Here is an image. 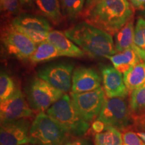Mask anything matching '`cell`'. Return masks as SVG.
<instances>
[{"instance_id": "f546056e", "label": "cell", "mask_w": 145, "mask_h": 145, "mask_svg": "<svg viewBox=\"0 0 145 145\" xmlns=\"http://www.w3.org/2000/svg\"><path fill=\"white\" fill-rule=\"evenodd\" d=\"M133 7L138 10H144L145 0H129Z\"/></svg>"}, {"instance_id": "ac0fdd59", "label": "cell", "mask_w": 145, "mask_h": 145, "mask_svg": "<svg viewBox=\"0 0 145 145\" xmlns=\"http://www.w3.org/2000/svg\"><path fill=\"white\" fill-rule=\"evenodd\" d=\"M115 35L114 44L117 52H122L127 49L135 50V27L132 20L128 22Z\"/></svg>"}, {"instance_id": "f1b7e54d", "label": "cell", "mask_w": 145, "mask_h": 145, "mask_svg": "<svg viewBox=\"0 0 145 145\" xmlns=\"http://www.w3.org/2000/svg\"><path fill=\"white\" fill-rule=\"evenodd\" d=\"M63 145H91V144L86 139H76V140L68 141Z\"/></svg>"}, {"instance_id": "6da1fadb", "label": "cell", "mask_w": 145, "mask_h": 145, "mask_svg": "<svg viewBox=\"0 0 145 145\" xmlns=\"http://www.w3.org/2000/svg\"><path fill=\"white\" fill-rule=\"evenodd\" d=\"M85 22L110 34H116L134 15L129 0H86Z\"/></svg>"}, {"instance_id": "8992f818", "label": "cell", "mask_w": 145, "mask_h": 145, "mask_svg": "<svg viewBox=\"0 0 145 145\" xmlns=\"http://www.w3.org/2000/svg\"><path fill=\"white\" fill-rule=\"evenodd\" d=\"M27 93L30 106L40 112L47 111L65 94L39 77L31 81Z\"/></svg>"}, {"instance_id": "9a60e30c", "label": "cell", "mask_w": 145, "mask_h": 145, "mask_svg": "<svg viewBox=\"0 0 145 145\" xmlns=\"http://www.w3.org/2000/svg\"><path fill=\"white\" fill-rule=\"evenodd\" d=\"M46 40L57 48L61 57L81 58L86 54L81 48L65 36L64 32L59 30H52L48 32Z\"/></svg>"}, {"instance_id": "7402d4cb", "label": "cell", "mask_w": 145, "mask_h": 145, "mask_svg": "<svg viewBox=\"0 0 145 145\" xmlns=\"http://www.w3.org/2000/svg\"><path fill=\"white\" fill-rule=\"evenodd\" d=\"M94 144L95 145H122V135L120 130L112 126H106L104 131L95 135Z\"/></svg>"}, {"instance_id": "d6986e66", "label": "cell", "mask_w": 145, "mask_h": 145, "mask_svg": "<svg viewBox=\"0 0 145 145\" xmlns=\"http://www.w3.org/2000/svg\"><path fill=\"white\" fill-rule=\"evenodd\" d=\"M124 81L129 91L137 89L145 83V62L138 63L123 74Z\"/></svg>"}, {"instance_id": "ba28073f", "label": "cell", "mask_w": 145, "mask_h": 145, "mask_svg": "<svg viewBox=\"0 0 145 145\" xmlns=\"http://www.w3.org/2000/svg\"><path fill=\"white\" fill-rule=\"evenodd\" d=\"M10 26L28 36L36 44L46 40L47 34L52 30L50 23L44 18L29 14L17 16Z\"/></svg>"}, {"instance_id": "d4e9b609", "label": "cell", "mask_w": 145, "mask_h": 145, "mask_svg": "<svg viewBox=\"0 0 145 145\" xmlns=\"http://www.w3.org/2000/svg\"><path fill=\"white\" fill-rule=\"evenodd\" d=\"M18 88L8 74L1 72L0 75V101H3L12 97Z\"/></svg>"}, {"instance_id": "83f0119b", "label": "cell", "mask_w": 145, "mask_h": 145, "mask_svg": "<svg viewBox=\"0 0 145 145\" xmlns=\"http://www.w3.org/2000/svg\"><path fill=\"white\" fill-rule=\"evenodd\" d=\"M106 127V125L104 123L97 119L95 121H94L93 124H92L91 129L94 133H95V135H96V134L100 133V132L104 131Z\"/></svg>"}, {"instance_id": "52a82bcc", "label": "cell", "mask_w": 145, "mask_h": 145, "mask_svg": "<svg viewBox=\"0 0 145 145\" xmlns=\"http://www.w3.org/2000/svg\"><path fill=\"white\" fill-rule=\"evenodd\" d=\"M70 96L76 110L88 123L99 116L107 97L104 88L101 87L84 93L71 92Z\"/></svg>"}, {"instance_id": "8fae6325", "label": "cell", "mask_w": 145, "mask_h": 145, "mask_svg": "<svg viewBox=\"0 0 145 145\" xmlns=\"http://www.w3.org/2000/svg\"><path fill=\"white\" fill-rule=\"evenodd\" d=\"M31 124L26 118L1 123L0 144L23 145L30 143Z\"/></svg>"}, {"instance_id": "5bb4252c", "label": "cell", "mask_w": 145, "mask_h": 145, "mask_svg": "<svg viewBox=\"0 0 145 145\" xmlns=\"http://www.w3.org/2000/svg\"><path fill=\"white\" fill-rule=\"evenodd\" d=\"M102 79L93 69L79 67L73 71L71 92L84 93L97 89L101 87Z\"/></svg>"}, {"instance_id": "4fadbf2b", "label": "cell", "mask_w": 145, "mask_h": 145, "mask_svg": "<svg viewBox=\"0 0 145 145\" xmlns=\"http://www.w3.org/2000/svg\"><path fill=\"white\" fill-rule=\"evenodd\" d=\"M104 89L108 98L125 99L129 94V90L125 85L122 73L114 67L104 66L101 71Z\"/></svg>"}, {"instance_id": "836d02e7", "label": "cell", "mask_w": 145, "mask_h": 145, "mask_svg": "<svg viewBox=\"0 0 145 145\" xmlns=\"http://www.w3.org/2000/svg\"><path fill=\"white\" fill-rule=\"evenodd\" d=\"M23 145H28V144H23Z\"/></svg>"}, {"instance_id": "30bf717a", "label": "cell", "mask_w": 145, "mask_h": 145, "mask_svg": "<svg viewBox=\"0 0 145 145\" xmlns=\"http://www.w3.org/2000/svg\"><path fill=\"white\" fill-rule=\"evenodd\" d=\"M1 40L8 53L20 60L30 59L37 46L28 36L11 26L3 32Z\"/></svg>"}, {"instance_id": "3957f363", "label": "cell", "mask_w": 145, "mask_h": 145, "mask_svg": "<svg viewBox=\"0 0 145 145\" xmlns=\"http://www.w3.org/2000/svg\"><path fill=\"white\" fill-rule=\"evenodd\" d=\"M46 114L71 135L80 137L89 128V124L76 110L71 96L66 93L47 110Z\"/></svg>"}, {"instance_id": "2e32d148", "label": "cell", "mask_w": 145, "mask_h": 145, "mask_svg": "<svg viewBox=\"0 0 145 145\" xmlns=\"http://www.w3.org/2000/svg\"><path fill=\"white\" fill-rule=\"evenodd\" d=\"M106 59L110 60L114 67L122 74L142 61L135 50L132 49L118 52L116 54L108 56Z\"/></svg>"}, {"instance_id": "7a4b0ae2", "label": "cell", "mask_w": 145, "mask_h": 145, "mask_svg": "<svg viewBox=\"0 0 145 145\" xmlns=\"http://www.w3.org/2000/svg\"><path fill=\"white\" fill-rule=\"evenodd\" d=\"M67 37L93 58H107L117 53L112 34L86 22L65 30Z\"/></svg>"}, {"instance_id": "1f68e13d", "label": "cell", "mask_w": 145, "mask_h": 145, "mask_svg": "<svg viewBox=\"0 0 145 145\" xmlns=\"http://www.w3.org/2000/svg\"><path fill=\"white\" fill-rule=\"evenodd\" d=\"M22 5H30L34 2V0H20Z\"/></svg>"}, {"instance_id": "ffe728a7", "label": "cell", "mask_w": 145, "mask_h": 145, "mask_svg": "<svg viewBox=\"0 0 145 145\" xmlns=\"http://www.w3.org/2000/svg\"><path fill=\"white\" fill-rule=\"evenodd\" d=\"M129 108L133 120L145 116V83L131 91Z\"/></svg>"}, {"instance_id": "4316f807", "label": "cell", "mask_w": 145, "mask_h": 145, "mask_svg": "<svg viewBox=\"0 0 145 145\" xmlns=\"http://www.w3.org/2000/svg\"><path fill=\"white\" fill-rule=\"evenodd\" d=\"M122 137V145H145V143L137 134L132 131H124Z\"/></svg>"}, {"instance_id": "d6a6232c", "label": "cell", "mask_w": 145, "mask_h": 145, "mask_svg": "<svg viewBox=\"0 0 145 145\" xmlns=\"http://www.w3.org/2000/svg\"><path fill=\"white\" fill-rule=\"evenodd\" d=\"M137 134L138 135V137L143 140V142L145 143V132H137Z\"/></svg>"}, {"instance_id": "cb8c5ba5", "label": "cell", "mask_w": 145, "mask_h": 145, "mask_svg": "<svg viewBox=\"0 0 145 145\" xmlns=\"http://www.w3.org/2000/svg\"><path fill=\"white\" fill-rule=\"evenodd\" d=\"M86 0H61L63 15L69 19L78 17L83 12Z\"/></svg>"}, {"instance_id": "44dd1931", "label": "cell", "mask_w": 145, "mask_h": 145, "mask_svg": "<svg viewBox=\"0 0 145 145\" xmlns=\"http://www.w3.org/2000/svg\"><path fill=\"white\" fill-rule=\"evenodd\" d=\"M61 57L57 48L47 40L39 43L32 54L30 60L33 63L50 61L54 58Z\"/></svg>"}, {"instance_id": "5b68a950", "label": "cell", "mask_w": 145, "mask_h": 145, "mask_svg": "<svg viewBox=\"0 0 145 145\" xmlns=\"http://www.w3.org/2000/svg\"><path fill=\"white\" fill-rule=\"evenodd\" d=\"M97 119L106 126L114 127L120 131H126L134 122L126 102L120 97H106Z\"/></svg>"}, {"instance_id": "7c38bea8", "label": "cell", "mask_w": 145, "mask_h": 145, "mask_svg": "<svg viewBox=\"0 0 145 145\" xmlns=\"http://www.w3.org/2000/svg\"><path fill=\"white\" fill-rule=\"evenodd\" d=\"M33 115V111L19 88L12 97L0 103L1 123L25 119Z\"/></svg>"}, {"instance_id": "603a6c76", "label": "cell", "mask_w": 145, "mask_h": 145, "mask_svg": "<svg viewBox=\"0 0 145 145\" xmlns=\"http://www.w3.org/2000/svg\"><path fill=\"white\" fill-rule=\"evenodd\" d=\"M134 44L136 53L145 62V20L142 18L138 19L135 28Z\"/></svg>"}, {"instance_id": "4dcf8cb0", "label": "cell", "mask_w": 145, "mask_h": 145, "mask_svg": "<svg viewBox=\"0 0 145 145\" xmlns=\"http://www.w3.org/2000/svg\"><path fill=\"white\" fill-rule=\"evenodd\" d=\"M134 123L137 124L139 128L143 131H145V116L134 120Z\"/></svg>"}, {"instance_id": "277c9868", "label": "cell", "mask_w": 145, "mask_h": 145, "mask_svg": "<svg viewBox=\"0 0 145 145\" xmlns=\"http://www.w3.org/2000/svg\"><path fill=\"white\" fill-rule=\"evenodd\" d=\"M67 132L47 114L40 112L30 127V143L35 145H61Z\"/></svg>"}, {"instance_id": "9c48e42d", "label": "cell", "mask_w": 145, "mask_h": 145, "mask_svg": "<svg viewBox=\"0 0 145 145\" xmlns=\"http://www.w3.org/2000/svg\"><path fill=\"white\" fill-rule=\"evenodd\" d=\"M72 71L73 65L71 63H54L40 69L37 75L65 93L71 88Z\"/></svg>"}, {"instance_id": "484cf974", "label": "cell", "mask_w": 145, "mask_h": 145, "mask_svg": "<svg viewBox=\"0 0 145 145\" xmlns=\"http://www.w3.org/2000/svg\"><path fill=\"white\" fill-rule=\"evenodd\" d=\"M1 12L8 15H16L20 12V0H0Z\"/></svg>"}, {"instance_id": "e0dca14e", "label": "cell", "mask_w": 145, "mask_h": 145, "mask_svg": "<svg viewBox=\"0 0 145 145\" xmlns=\"http://www.w3.org/2000/svg\"><path fill=\"white\" fill-rule=\"evenodd\" d=\"M34 2L39 12L53 24L62 22L61 0H34Z\"/></svg>"}]
</instances>
